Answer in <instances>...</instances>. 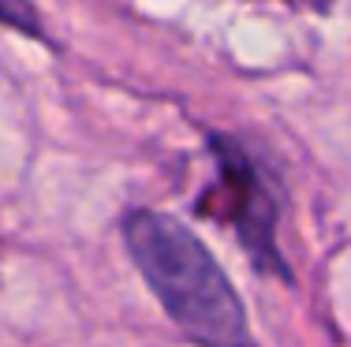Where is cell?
Instances as JSON below:
<instances>
[{
  "label": "cell",
  "instance_id": "cell-1",
  "mask_svg": "<svg viewBox=\"0 0 351 347\" xmlns=\"http://www.w3.org/2000/svg\"><path fill=\"white\" fill-rule=\"evenodd\" d=\"M123 239L149 292L191 340L202 347H250L239 295L195 231L165 213H131Z\"/></svg>",
  "mask_w": 351,
  "mask_h": 347
},
{
  "label": "cell",
  "instance_id": "cell-2",
  "mask_svg": "<svg viewBox=\"0 0 351 347\" xmlns=\"http://www.w3.org/2000/svg\"><path fill=\"white\" fill-rule=\"evenodd\" d=\"M213 150L221 161V179H217V191L202 198V209L221 213V220H228L239 231V239L258 261H273L277 269H284L277 258V239H273L277 213H273V198L265 191L258 164L228 138H217Z\"/></svg>",
  "mask_w": 351,
  "mask_h": 347
},
{
  "label": "cell",
  "instance_id": "cell-3",
  "mask_svg": "<svg viewBox=\"0 0 351 347\" xmlns=\"http://www.w3.org/2000/svg\"><path fill=\"white\" fill-rule=\"evenodd\" d=\"M0 23H4V27H19V30H30V34H38L34 12H30L23 0H0Z\"/></svg>",
  "mask_w": 351,
  "mask_h": 347
}]
</instances>
